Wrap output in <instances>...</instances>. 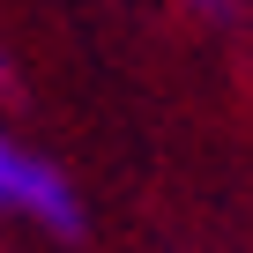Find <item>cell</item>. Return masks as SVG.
Instances as JSON below:
<instances>
[{
	"mask_svg": "<svg viewBox=\"0 0 253 253\" xmlns=\"http://www.w3.org/2000/svg\"><path fill=\"white\" fill-rule=\"evenodd\" d=\"M0 223L38 231L52 246H82L89 238V201L67 179V164L45 157L38 142H23L8 119H0Z\"/></svg>",
	"mask_w": 253,
	"mask_h": 253,
	"instance_id": "obj_1",
	"label": "cell"
},
{
	"mask_svg": "<svg viewBox=\"0 0 253 253\" xmlns=\"http://www.w3.org/2000/svg\"><path fill=\"white\" fill-rule=\"evenodd\" d=\"M179 8H186L194 23H209V30H223V23L238 15V0H179Z\"/></svg>",
	"mask_w": 253,
	"mask_h": 253,
	"instance_id": "obj_2",
	"label": "cell"
},
{
	"mask_svg": "<svg viewBox=\"0 0 253 253\" xmlns=\"http://www.w3.org/2000/svg\"><path fill=\"white\" fill-rule=\"evenodd\" d=\"M15 89H23V67H15V52H8V45H0V97H15Z\"/></svg>",
	"mask_w": 253,
	"mask_h": 253,
	"instance_id": "obj_3",
	"label": "cell"
}]
</instances>
